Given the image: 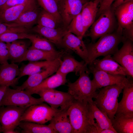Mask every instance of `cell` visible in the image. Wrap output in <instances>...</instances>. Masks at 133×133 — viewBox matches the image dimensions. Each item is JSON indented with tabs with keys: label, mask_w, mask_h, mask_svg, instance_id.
Returning <instances> with one entry per match:
<instances>
[{
	"label": "cell",
	"mask_w": 133,
	"mask_h": 133,
	"mask_svg": "<svg viewBox=\"0 0 133 133\" xmlns=\"http://www.w3.org/2000/svg\"><path fill=\"white\" fill-rule=\"evenodd\" d=\"M67 112L73 133H98L88 102L74 100Z\"/></svg>",
	"instance_id": "1"
},
{
	"label": "cell",
	"mask_w": 133,
	"mask_h": 133,
	"mask_svg": "<svg viewBox=\"0 0 133 133\" xmlns=\"http://www.w3.org/2000/svg\"><path fill=\"white\" fill-rule=\"evenodd\" d=\"M126 39L122 32L118 30L116 32L101 36L96 42L89 44L86 46L88 52L87 65L100 56L113 55L118 50L119 44Z\"/></svg>",
	"instance_id": "2"
},
{
	"label": "cell",
	"mask_w": 133,
	"mask_h": 133,
	"mask_svg": "<svg viewBox=\"0 0 133 133\" xmlns=\"http://www.w3.org/2000/svg\"><path fill=\"white\" fill-rule=\"evenodd\" d=\"M86 66L79 74V77L73 83L68 82V92L74 100L88 103L95 99L97 89L89 76V70Z\"/></svg>",
	"instance_id": "3"
},
{
	"label": "cell",
	"mask_w": 133,
	"mask_h": 133,
	"mask_svg": "<svg viewBox=\"0 0 133 133\" xmlns=\"http://www.w3.org/2000/svg\"><path fill=\"white\" fill-rule=\"evenodd\" d=\"M127 80L124 83L102 87L95 99L94 101L96 106L106 113L111 121L114 117L117 108L118 98Z\"/></svg>",
	"instance_id": "4"
},
{
	"label": "cell",
	"mask_w": 133,
	"mask_h": 133,
	"mask_svg": "<svg viewBox=\"0 0 133 133\" xmlns=\"http://www.w3.org/2000/svg\"><path fill=\"white\" fill-rule=\"evenodd\" d=\"M44 102L41 98H35L25 90L13 89L7 87L5 93L0 104V107L14 105L25 108Z\"/></svg>",
	"instance_id": "5"
},
{
	"label": "cell",
	"mask_w": 133,
	"mask_h": 133,
	"mask_svg": "<svg viewBox=\"0 0 133 133\" xmlns=\"http://www.w3.org/2000/svg\"><path fill=\"white\" fill-rule=\"evenodd\" d=\"M0 107V124L2 132L4 133H20L15 131L21 121V117L28 108L14 105Z\"/></svg>",
	"instance_id": "6"
},
{
	"label": "cell",
	"mask_w": 133,
	"mask_h": 133,
	"mask_svg": "<svg viewBox=\"0 0 133 133\" xmlns=\"http://www.w3.org/2000/svg\"><path fill=\"white\" fill-rule=\"evenodd\" d=\"M115 22L114 11L111 7L103 12L94 22L88 35L94 41L103 35L111 33Z\"/></svg>",
	"instance_id": "7"
},
{
	"label": "cell",
	"mask_w": 133,
	"mask_h": 133,
	"mask_svg": "<svg viewBox=\"0 0 133 133\" xmlns=\"http://www.w3.org/2000/svg\"><path fill=\"white\" fill-rule=\"evenodd\" d=\"M49 104L52 108L61 111L67 110L74 100L68 92L58 91L54 89L42 90L37 94Z\"/></svg>",
	"instance_id": "8"
},
{
	"label": "cell",
	"mask_w": 133,
	"mask_h": 133,
	"mask_svg": "<svg viewBox=\"0 0 133 133\" xmlns=\"http://www.w3.org/2000/svg\"><path fill=\"white\" fill-rule=\"evenodd\" d=\"M58 110L43 103L32 105L25 110L20 120L44 124L50 121Z\"/></svg>",
	"instance_id": "9"
},
{
	"label": "cell",
	"mask_w": 133,
	"mask_h": 133,
	"mask_svg": "<svg viewBox=\"0 0 133 133\" xmlns=\"http://www.w3.org/2000/svg\"><path fill=\"white\" fill-rule=\"evenodd\" d=\"M86 2L84 0H60L57 3L61 22L66 30L73 19L81 13Z\"/></svg>",
	"instance_id": "10"
},
{
	"label": "cell",
	"mask_w": 133,
	"mask_h": 133,
	"mask_svg": "<svg viewBox=\"0 0 133 133\" xmlns=\"http://www.w3.org/2000/svg\"><path fill=\"white\" fill-rule=\"evenodd\" d=\"M133 41L126 39L121 48L112 56V58L127 71L129 77H133Z\"/></svg>",
	"instance_id": "11"
},
{
	"label": "cell",
	"mask_w": 133,
	"mask_h": 133,
	"mask_svg": "<svg viewBox=\"0 0 133 133\" xmlns=\"http://www.w3.org/2000/svg\"><path fill=\"white\" fill-rule=\"evenodd\" d=\"M89 71L93 75L92 80L97 89L108 86L125 82L128 80L126 76L110 74L98 69L89 65Z\"/></svg>",
	"instance_id": "12"
},
{
	"label": "cell",
	"mask_w": 133,
	"mask_h": 133,
	"mask_svg": "<svg viewBox=\"0 0 133 133\" xmlns=\"http://www.w3.org/2000/svg\"><path fill=\"white\" fill-rule=\"evenodd\" d=\"M114 11L118 22V29L122 31L125 29L126 34L133 33V0L119 6Z\"/></svg>",
	"instance_id": "13"
},
{
	"label": "cell",
	"mask_w": 133,
	"mask_h": 133,
	"mask_svg": "<svg viewBox=\"0 0 133 133\" xmlns=\"http://www.w3.org/2000/svg\"><path fill=\"white\" fill-rule=\"evenodd\" d=\"M123 89V96L118 103L115 115L133 117V81L128 77Z\"/></svg>",
	"instance_id": "14"
},
{
	"label": "cell",
	"mask_w": 133,
	"mask_h": 133,
	"mask_svg": "<svg viewBox=\"0 0 133 133\" xmlns=\"http://www.w3.org/2000/svg\"><path fill=\"white\" fill-rule=\"evenodd\" d=\"M37 7L36 0H26L21 4L0 11V22H12L24 13Z\"/></svg>",
	"instance_id": "15"
},
{
	"label": "cell",
	"mask_w": 133,
	"mask_h": 133,
	"mask_svg": "<svg viewBox=\"0 0 133 133\" xmlns=\"http://www.w3.org/2000/svg\"><path fill=\"white\" fill-rule=\"evenodd\" d=\"M61 57H59L55 62L45 69L29 76L21 85L16 86V89L24 90L37 86L45 79L57 72L62 60Z\"/></svg>",
	"instance_id": "16"
},
{
	"label": "cell",
	"mask_w": 133,
	"mask_h": 133,
	"mask_svg": "<svg viewBox=\"0 0 133 133\" xmlns=\"http://www.w3.org/2000/svg\"><path fill=\"white\" fill-rule=\"evenodd\" d=\"M63 42L65 49L74 52L79 56L87 65L88 52L83 39L65 30Z\"/></svg>",
	"instance_id": "17"
},
{
	"label": "cell",
	"mask_w": 133,
	"mask_h": 133,
	"mask_svg": "<svg viewBox=\"0 0 133 133\" xmlns=\"http://www.w3.org/2000/svg\"><path fill=\"white\" fill-rule=\"evenodd\" d=\"M90 65L98 69L110 74L129 77L126 70L115 61L110 55L105 56L101 59H96L89 65Z\"/></svg>",
	"instance_id": "18"
},
{
	"label": "cell",
	"mask_w": 133,
	"mask_h": 133,
	"mask_svg": "<svg viewBox=\"0 0 133 133\" xmlns=\"http://www.w3.org/2000/svg\"><path fill=\"white\" fill-rule=\"evenodd\" d=\"M20 73V68L15 63H9L0 66V86L16 87L18 80L17 77Z\"/></svg>",
	"instance_id": "19"
},
{
	"label": "cell",
	"mask_w": 133,
	"mask_h": 133,
	"mask_svg": "<svg viewBox=\"0 0 133 133\" xmlns=\"http://www.w3.org/2000/svg\"><path fill=\"white\" fill-rule=\"evenodd\" d=\"M66 51L61 50L54 51H47L29 47L26 54L19 63L24 61H37L44 60L51 61L63 56Z\"/></svg>",
	"instance_id": "20"
},
{
	"label": "cell",
	"mask_w": 133,
	"mask_h": 133,
	"mask_svg": "<svg viewBox=\"0 0 133 133\" xmlns=\"http://www.w3.org/2000/svg\"><path fill=\"white\" fill-rule=\"evenodd\" d=\"M32 30L58 47L64 48L63 39L66 30L48 27L38 24Z\"/></svg>",
	"instance_id": "21"
},
{
	"label": "cell",
	"mask_w": 133,
	"mask_h": 133,
	"mask_svg": "<svg viewBox=\"0 0 133 133\" xmlns=\"http://www.w3.org/2000/svg\"><path fill=\"white\" fill-rule=\"evenodd\" d=\"M88 104L94 126L97 130L98 133H100L102 130L105 129L115 130L112 126L110 119L106 113L98 108L94 101L91 100L88 102Z\"/></svg>",
	"instance_id": "22"
},
{
	"label": "cell",
	"mask_w": 133,
	"mask_h": 133,
	"mask_svg": "<svg viewBox=\"0 0 133 133\" xmlns=\"http://www.w3.org/2000/svg\"><path fill=\"white\" fill-rule=\"evenodd\" d=\"M67 111L58 110L50 121L49 125L57 133H73Z\"/></svg>",
	"instance_id": "23"
},
{
	"label": "cell",
	"mask_w": 133,
	"mask_h": 133,
	"mask_svg": "<svg viewBox=\"0 0 133 133\" xmlns=\"http://www.w3.org/2000/svg\"><path fill=\"white\" fill-rule=\"evenodd\" d=\"M101 0H94L87 1L83 6L81 14L85 33L94 22Z\"/></svg>",
	"instance_id": "24"
},
{
	"label": "cell",
	"mask_w": 133,
	"mask_h": 133,
	"mask_svg": "<svg viewBox=\"0 0 133 133\" xmlns=\"http://www.w3.org/2000/svg\"><path fill=\"white\" fill-rule=\"evenodd\" d=\"M66 77V76L56 73L55 74L45 79L37 86L24 90L32 95L36 94L42 90L54 89L65 84L67 81Z\"/></svg>",
	"instance_id": "25"
},
{
	"label": "cell",
	"mask_w": 133,
	"mask_h": 133,
	"mask_svg": "<svg viewBox=\"0 0 133 133\" xmlns=\"http://www.w3.org/2000/svg\"><path fill=\"white\" fill-rule=\"evenodd\" d=\"M64 57L56 72L57 73L66 76L68 73L73 72L78 76L83 69L87 66L84 61H78L70 55H66Z\"/></svg>",
	"instance_id": "26"
},
{
	"label": "cell",
	"mask_w": 133,
	"mask_h": 133,
	"mask_svg": "<svg viewBox=\"0 0 133 133\" xmlns=\"http://www.w3.org/2000/svg\"><path fill=\"white\" fill-rule=\"evenodd\" d=\"M22 39L6 43L11 63H19L29 48L28 44Z\"/></svg>",
	"instance_id": "27"
},
{
	"label": "cell",
	"mask_w": 133,
	"mask_h": 133,
	"mask_svg": "<svg viewBox=\"0 0 133 133\" xmlns=\"http://www.w3.org/2000/svg\"><path fill=\"white\" fill-rule=\"evenodd\" d=\"M59 58L51 61L29 62L20 68L18 79L24 76H29L42 71L55 62Z\"/></svg>",
	"instance_id": "28"
},
{
	"label": "cell",
	"mask_w": 133,
	"mask_h": 133,
	"mask_svg": "<svg viewBox=\"0 0 133 133\" xmlns=\"http://www.w3.org/2000/svg\"><path fill=\"white\" fill-rule=\"evenodd\" d=\"M40 11L37 8L27 11L20 16L16 20L9 23L11 26L30 28L37 22Z\"/></svg>",
	"instance_id": "29"
},
{
	"label": "cell",
	"mask_w": 133,
	"mask_h": 133,
	"mask_svg": "<svg viewBox=\"0 0 133 133\" xmlns=\"http://www.w3.org/2000/svg\"><path fill=\"white\" fill-rule=\"evenodd\" d=\"M111 121L117 133H133V117L115 115Z\"/></svg>",
	"instance_id": "30"
},
{
	"label": "cell",
	"mask_w": 133,
	"mask_h": 133,
	"mask_svg": "<svg viewBox=\"0 0 133 133\" xmlns=\"http://www.w3.org/2000/svg\"><path fill=\"white\" fill-rule=\"evenodd\" d=\"M18 127L21 129L22 133H57L49 124L21 121Z\"/></svg>",
	"instance_id": "31"
},
{
	"label": "cell",
	"mask_w": 133,
	"mask_h": 133,
	"mask_svg": "<svg viewBox=\"0 0 133 133\" xmlns=\"http://www.w3.org/2000/svg\"><path fill=\"white\" fill-rule=\"evenodd\" d=\"M27 39L30 40L32 43L31 47L33 48L47 51H57L52 43L40 35L28 33Z\"/></svg>",
	"instance_id": "32"
},
{
	"label": "cell",
	"mask_w": 133,
	"mask_h": 133,
	"mask_svg": "<svg viewBox=\"0 0 133 133\" xmlns=\"http://www.w3.org/2000/svg\"><path fill=\"white\" fill-rule=\"evenodd\" d=\"M66 30L79 38L83 39L85 33L81 13L73 19Z\"/></svg>",
	"instance_id": "33"
},
{
	"label": "cell",
	"mask_w": 133,
	"mask_h": 133,
	"mask_svg": "<svg viewBox=\"0 0 133 133\" xmlns=\"http://www.w3.org/2000/svg\"><path fill=\"white\" fill-rule=\"evenodd\" d=\"M37 23L39 25L52 28H56L58 24L53 16L43 9L40 11Z\"/></svg>",
	"instance_id": "34"
},
{
	"label": "cell",
	"mask_w": 133,
	"mask_h": 133,
	"mask_svg": "<svg viewBox=\"0 0 133 133\" xmlns=\"http://www.w3.org/2000/svg\"><path fill=\"white\" fill-rule=\"evenodd\" d=\"M43 9L51 14L55 17L58 23L61 22L57 3L55 0H37Z\"/></svg>",
	"instance_id": "35"
},
{
	"label": "cell",
	"mask_w": 133,
	"mask_h": 133,
	"mask_svg": "<svg viewBox=\"0 0 133 133\" xmlns=\"http://www.w3.org/2000/svg\"><path fill=\"white\" fill-rule=\"evenodd\" d=\"M28 33L6 32L0 35V41L11 42L17 40L27 39Z\"/></svg>",
	"instance_id": "36"
},
{
	"label": "cell",
	"mask_w": 133,
	"mask_h": 133,
	"mask_svg": "<svg viewBox=\"0 0 133 133\" xmlns=\"http://www.w3.org/2000/svg\"><path fill=\"white\" fill-rule=\"evenodd\" d=\"M29 29L21 27L11 26L8 23L0 22V35L8 32L28 33Z\"/></svg>",
	"instance_id": "37"
},
{
	"label": "cell",
	"mask_w": 133,
	"mask_h": 133,
	"mask_svg": "<svg viewBox=\"0 0 133 133\" xmlns=\"http://www.w3.org/2000/svg\"><path fill=\"white\" fill-rule=\"evenodd\" d=\"M9 53L6 43L0 41V64L8 63Z\"/></svg>",
	"instance_id": "38"
},
{
	"label": "cell",
	"mask_w": 133,
	"mask_h": 133,
	"mask_svg": "<svg viewBox=\"0 0 133 133\" xmlns=\"http://www.w3.org/2000/svg\"><path fill=\"white\" fill-rule=\"evenodd\" d=\"M115 0H101L99 6L98 15H100L103 12L111 7Z\"/></svg>",
	"instance_id": "39"
},
{
	"label": "cell",
	"mask_w": 133,
	"mask_h": 133,
	"mask_svg": "<svg viewBox=\"0 0 133 133\" xmlns=\"http://www.w3.org/2000/svg\"><path fill=\"white\" fill-rule=\"evenodd\" d=\"M26 0H7L5 3L0 8V11L8 8L21 4Z\"/></svg>",
	"instance_id": "40"
},
{
	"label": "cell",
	"mask_w": 133,
	"mask_h": 133,
	"mask_svg": "<svg viewBox=\"0 0 133 133\" xmlns=\"http://www.w3.org/2000/svg\"><path fill=\"white\" fill-rule=\"evenodd\" d=\"M133 0H115L112 4L111 7L114 10L119 6Z\"/></svg>",
	"instance_id": "41"
},
{
	"label": "cell",
	"mask_w": 133,
	"mask_h": 133,
	"mask_svg": "<svg viewBox=\"0 0 133 133\" xmlns=\"http://www.w3.org/2000/svg\"><path fill=\"white\" fill-rule=\"evenodd\" d=\"M7 87V86H0V104L5 93Z\"/></svg>",
	"instance_id": "42"
},
{
	"label": "cell",
	"mask_w": 133,
	"mask_h": 133,
	"mask_svg": "<svg viewBox=\"0 0 133 133\" xmlns=\"http://www.w3.org/2000/svg\"><path fill=\"white\" fill-rule=\"evenodd\" d=\"M100 133H117L115 130L110 129H105L102 130Z\"/></svg>",
	"instance_id": "43"
},
{
	"label": "cell",
	"mask_w": 133,
	"mask_h": 133,
	"mask_svg": "<svg viewBox=\"0 0 133 133\" xmlns=\"http://www.w3.org/2000/svg\"><path fill=\"white\" fill-rule=\"evenodd\" d=\"M7 0H0V8L4 4Z\"/></svg>",
	"instance_id": "44"
},
{
	"label": "cell",
	"mask_w": 133,
	"mask_h": 133,
	"mask_svg": "<svg viewBox=\"0 0 133 133\" xmlns=\"http://www.w3.org/2000/svg\"><path fill=\"white\" fill-rule=\"evenodd\" d=\"M2 132V128L1 125L0 124V133Z\"/></svg>",
	"instance_id": "45"
},
{
	"label": "cell",
	"mask_w": 133,
	"mask_h": 133,
	"mask_svg": "<svg viewBox=\"0 0 133 133\" xmlns=\"http://www.w3.org/2000/svg\"><path fill=\"white\" fill-rule=\"evenodd\" d=\"M84 0L85 1H86V2H87V1H92V0Z\"/></svg>",
	"instance_id": "46"
},
{
	"label": "cell",
	"mask_w": 133,
	"mask_h": 133,
	"mask_svg": "<svg viewBox=\"0 0 133 133\" xmlns=\"http://www.w3.org/2000/svg\"><path fill=\"white\" fill-rule=\"evenodd\" d=\"M60 0H55L56 2L57 3Z\"/></svg>",
	"instance_id": "47"
}]
</instances>
